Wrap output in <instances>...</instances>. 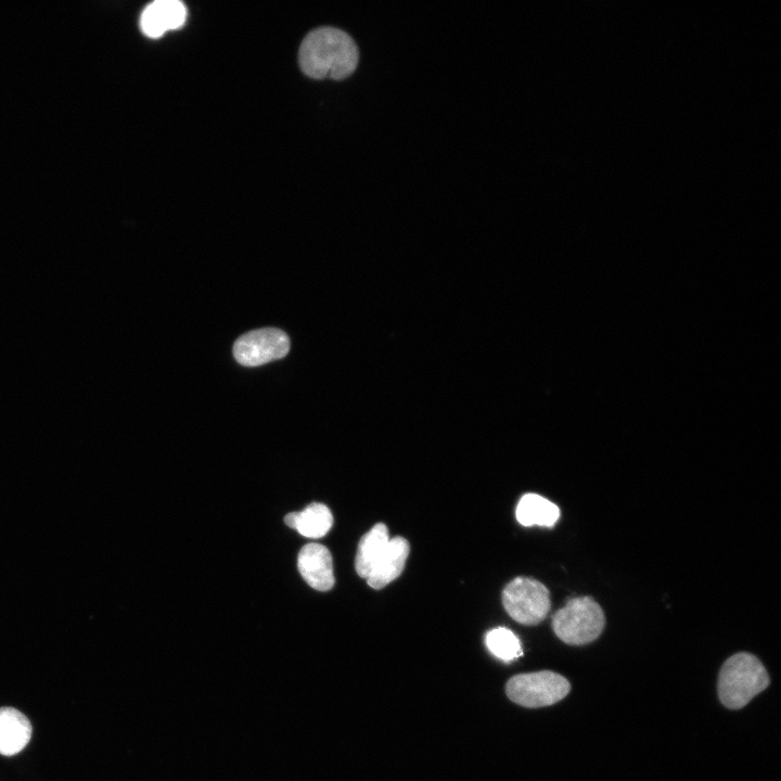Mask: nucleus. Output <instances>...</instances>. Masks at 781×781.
Instances as JSON below:
<instances>
[{
    "instance_id": "obj_1",
    "label": "nucleus",
    "mask_w": 781,
    "mask_h": 781,
    "mask_svg": "<svg viewBox=\"0 0 781 781\" xmlns=\"http://www.w3.org/2000/svg\"><path fill=\"white\" fill-rule=\"evenodd\" d=\"M298 62L303 73L310 78L341 80L357 68L359 49L346 31L331 26L319 27L304 38Z\"/></svg>"
},
{
    "instance_id": "obj_2",
    "label": "nucleus",
    "mask_w": 781,
    "mask_h": 781,
    "mask_svg": "<svg viewBox=\"0 0 781 781\" xmlns=\"http://www.w3.org/2000/svg\"><path fill=\"white\" fill-rule=\"evenodd\" d=\"M768 673L753 654L740 652L729 657L718 677V696L730 709L745 706L769 686Z\"/></svg>"
},
{
    "instance_id": "obj_3",
    "label": "nucleus",
    "mask_w": 781,
    "mask_h": 781,
    "mask_svg": "<svg viewBox=\"0 0 781 781\" xmlns=\"http://www.w3.org/2000/svg\"><path fill=\"white\" fill-rule=\"evenodd\" d=\"M604 626V613L591 597L569 599L552 616L554 633L571 645H584L594 641Z\"/></svg>"
},
{
    "instance_id": "obj_4",
    "label": "nucleus",
    "mask_w": 781,
    "mask_h": 781,
    "mask_svg": "<svg viewBox=\"0 0 781 781\" xmlns=\"http://www.w3.org/2000/svg\"><path fill=\"white\" fill-rule=\"evenodd\" d=\"M569 690L568 680L551 670L515 675L505 686L508 697L528 708L552 705L564 699Z\"/></svg>"
},
{
    "instance_id": "obj_5",
    "label": "nucleus",
    "mask_w": 781,
    "mask_h": 781,
    "mask_svg": "<svg viewBox=\"0 0 781 781\" xmlns=\"http://www.w3.org/2000/svg\"><path fill=\"white\" fill-rule=\"evenodd\" d=\"M502 604L515 622L536 625L546 618L551 601L543 584L530 577H516L504 587Z\"/></svg>"
},
{
    "instance_id": "obj_6",
    "label": "nucleus",
    "mask_w": 781,
    "mask_h": 781,
    "mask_svg": "<svg viewBox=\"0 0 781 781\" xmlns=\"http://www.w3.org/2000/svg\"><path fill=\"white\" fill-rule=\"evenodd\" d=\"M290 350V338L280 329L264 328L241 335L233 345L235 360L257 367L283 358Z\"/></svg>"
},
{
    "instance_id": "obj_7",
    "label": "nucleus",
    "mask_w": 781,
    "mask_h": 781,
    "mask_svg": "<svg viewBox=\"0 0 781 781\" xmlns=\"http://www.w3.org/2000/svg\"><path fill=\"white\" fill-rule=\"evenodd\" d=\"M297 567L311 588L327 591L334 586L332 555L327 547L320 543L305 545L298 553Z\"/></svg>"
},
{
    "instance_id": "obj_8",
    "label": "nucleus",
    "mask_w": 781,
    "mask_h": 781,
    "mask_svg": "<svg viewBox=\"0 0 781 781\" xmlns=\"http://www.w3.org/2000/svg\"><path fill=\"white\" fill-rule=\"evenodd\" d=\"M187 20V9L178 0H157L149 4L141 14L140 26L144 35L158 38L165 33L181 27Z\"/></svg>"
},
{
    "instance_id": "obj_9",
    "label": "nucleus",
    "mask_w": 781,
    "mask_h": 781,
    "mask_svg": "<svg viewBox=\"0 0 781 781\" xmlns=\"http://www.w3.org/2000/svg\"><path fill=\"white\" fill-rule=\"evenodd\" d=\"M410 551L409 542L400 536L389 538L380 559L367 578L373 589H381L402 573Z\"/></svg>"
},
{
    "instance_id": "obj_10",
    "label": "nucleus",
    "mask_w": 781,
    "mask_h": 781,
    "mask_svg": "<svg viewBox=\"0 0 781 781\" xmlns=\"http://www.w3.org/2000/svg\"><path fill=\"white\" fill-rule=\"evenodd\" d=\"M31 725L27 717L12 707L0 708V754L12 756L29 742Z\"/></svg>"
},
{
    "instance_id": "obj_11",
    "label": "nucleus",
    "mask_w": 781,
    "mask_h": 781,
    "mask_svg": "<svg viewBox=\"0 0 781 781\" xmlns=\"http://www.w3.org/2000/svg\"><path fill=\"white\" fill-rule=\"evenodd\" d=\"M515 515L523 526L552 527L560 517V510L540 495L525 494L517 503Z\"/></svg>"
},
{
    "instance_id": "obj_12",
    "label": "nucleus",
    "mask_w": 781,
    "mask_h": 781,
    "mask_svg": "<svg viewBox=\"0 0 781 781\" xmlns=\"http://www.w3.org/2000/svg\"><path fill=\"white\" fill-rule=\"evenodd\" d=\"M388 540V529L383 523L375 524L361 537L355 559V568L360 577L368 578Z\"/></svg>"
},
{
    "instance_id": "obj_13",
    "label": "nucleus",
    "mask_w": 781,
    "mask_h": 781,
    "mask_svg": "<svg viewBox=\"0 0 781 781\" xmlns=\"http://www.w3.org/2000/svg\"><path fill=\"white\" fill-rule=\"evenodd\" d=\"M333 524L330 509L323 503L313 502L303 511L296 512L295 528L307 538H321L328 534Z\"/></svg>"
},
{
    "instance_id": "obj_14",
    "label": "nucleus",
    "mask_w": 781,
    "mask_h": 781,
    "mask_svg": "<svg viewBox=\"0 0 781 781\" xmlns=\"http://www.w3.org/2000/svg\"><path fill=\"white\" fill-rule=\"evenodd\" d=\"M485 643L491 654L504 662H511L523 654L520 639L504 627L489 630Z\"/></svg>"
},
{
    "instance_id": "obj_15",
    "label": "nucleus",
    "mask_w": 781,
    "mask_h": 781,
    "mask_svg": "<svg viewBox=\"0 0 781 781\" xmlns=\"http://www.w3.org/2000/svg\"><path fill=\"white\" fill-rule=\"evenodd\" d=\"M295 521H296V512H291L284 516L285 524L291 528H295Z\"/></svg>"
}]
</instances>
